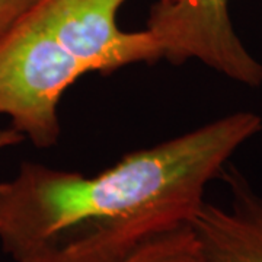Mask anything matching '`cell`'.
<instances>
[{
    "mask_svg": "<svg viewBox=\"0 0 262 262\" xmlns=\"http://www.w3.org/2000/svg\"><path fill=\"white\" fill-rule=\"evenodd\" d=\"M261 128L256 114H230L94 177L25 162L0 182V245L15 262L121 261L191 226L207 185Z\"/></svg>",
    "mask_w": 262,
    "mask_h": 262,
    "instance_id": "obj_1",
    "label": "cell"
},
{
    "mask_svg": "<svg viewBox=\"0 0 262 262\" xmlns=\"http://www.w3.org/2000/svg\"><path fill=\"white\" fill-rule=\"evenodd\" d=\"M84 75L86 66L32 10L0 42V117L35 147H51L61 133L58 102Z\"/></svg>",
    "mask_w": 262,
    "mask_h": 262,
    "instance_id": "obj_2",
    "label": "cell"
},
{
    "mask_svg": "<svg viewBox=\"0 0 262 262\" xmlns=\"http://www.w3.org/2000/svg\"><path fill=\"white\" fill-rule=\"evenodd\" d=\"M146 29L173 64L196 60L233 82L262 84V63L234 31L229 0H159Z\"/></svg>",
    "mask_w": 262,
    "mask_h": 262,
    "instance_id": "obj_3",
    "label": "cell"
},
{
    "mask_svg": "<svg viewBox=\"0 0 262 262\" xmlns=\"http://www.w3.org/2000/svg\"><path fill=\"white\" fill-rule=\"evenodd\" d=\"M125 0H42L37 16L89 73L110 75L136 63L162 58L147 29L127 32L117 24Z\"/></svg>",
    "mask_w": 262,
    "mask_h": 262,
    "instance_id": "obj_4",
    "label": "cell"
},
{
    "mask_svg": "<svg viewBox=\"0 0 262 262\" xmlns=\"http://www.w3.org/2000/svg\"><path fill=\"white\" fill-rule=\"evenodd\" d=\"M220 178L230 189V206L204 201L191 222L206 262H262V194L233 165Z\"/></svg>",
    "mask_w": 262,
    "mask_h": 262,
    "instance_id": "obj_5",
    "label": "cell"
},
{
    "mask_svg": "<svg viewBox=\"0 0 262 262\" xmlns=\"http://www.w3.org/2000/svg\"><path fill=\"white\" fill-rule=\"evenodd\" d=\"M118 262H206L191 226L181 227L140 246Z\"/></svg>",
    "mask_w": 262,
    "mask_h": 262,
    "instance_id": "obj_6",
    "label": "cell"
},
{
    "mask_svg": "<svg viewBox=\"0 0 262 262\" xmlns=\"http://www.w3.org/2000/svg\"><path fill=\"white\" fill-rule=\"evenodd\" d=\"M42 0H0V42L18 27Z\"/></svg>",
    "mask_w": 262,
    "mask_h": 262,
    "instance_id": "obj_7",
    "label": "cell"
},
{
    "mask_svg": "<svg viewBox=\"0 0 262 262\" xmlns=\"http://www.w3.org/2000/svg\"><path fill=\"white\" fill-rule=\"evenodd\" d=\"M24 140H25V137L16 130H13L12 127L8 128V130L0 131V150L16 146V144L22 143Z\"/></svg>",
    "mask_w": 262,
    "mask_h": 262,
    "instance_id": "obj_8",
    "label": "cell"
}]
</instances>
